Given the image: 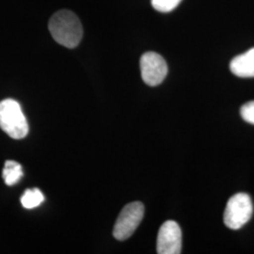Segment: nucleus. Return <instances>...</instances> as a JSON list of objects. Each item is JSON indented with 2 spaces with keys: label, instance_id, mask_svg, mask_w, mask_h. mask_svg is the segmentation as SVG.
I'll use <instances>...</instances> for the list:
<instances>
[{
  "label": "nucleus",
  "instance_id": "nucleus-1",
  "mask_svg": "<svg viewBox=\"0 0 254 254\" xmlns=\"http://www.w3.org/2000/svg\"><path fill=\"white\" fill-rule=\"evenodd\" d=\"M48 28L55 41L67 48L79 45L83 36V27L79 18L68 9L56 12L49 20Z\"/></svg>",
  "mask_w": 254,
  "mask_h": 254
},
{
  "label": "nucleus",
  "instance_id": "nucleus-2",
  "mask_svg": "<svg viewBox=\"0 0 254 254\" xmlns=\"http://www.w3.org/2000/svg\"><path fill=\"white\" fill-rule=\"evenodd\" d=\"M0 128L11 138L21 139L28 134V125L17 101L0 102Z\"/></svg>",
  "mask_w": 254,
  "mask_h": 254
},
{
  "label": "nucleus",
  "instance_id": "nucleus-3",
  "mask_svg": "<svg viewBox=\"0 0 254 254\" xmlns=\"http://www.w3.org/2000/svg\"><path fill=\"white\" fill-rule=\"evenodd\" d=\"M254 214V204L250 195L237 193L228 200L223 215L224 224L232 230H238L249 222Z\"/></svg>",
  "mask_w": 254,
  "mask_h": 254
},
{
  "label": "nucleus",
  "instance_id": "nucleus-4",
  "mask_svg": "<svg viewBox=\"0 0 254 254\" xmlns=\"http://www.w3.org/2000/svg\"><path fill=\"white\" fill-rule=\"evenodd\" d=\"M144 216V205L139 201L127 204L115 222L113 236L119 240H127L134 234Z\"/></svg>",
  "mask_w": 254,
  "mask_h": 254
},
{
  "label": "nucleus",
  "instance_id": "nucleus-5",
  "mask_svg": "<svg viewBox=\"0 0 254 254\" xmlns=\"http://www.w3.org/2000/svg\"><path fill=\"white\" fill-rule=\"evenodd\" d=\"M140 72L143 81L154 87L164 81L168 73V65L162 56L155 52H146L140 58Z\"/></svg>",
  "mask_w": 254,
  "mask_h": 254
},
{
  "label": "nucleus",
  "instance_id": "nucleus-6",
  "mask_svg": "<svg viewBox=\"0 0 254 254\" xmlns=\"http://www.w3.org/2000/svg\"><path fill=\"white\" fill-rule=\"evenodd\" d=\"M182 250L181 228L177 222L168 220L161 225L157 236L158 254H179Z\"/></svg>",
  "mask_w": 254,
  "mask_h": 254
},
{
  "label": "nucleus",
  "instance_id": "nucleus-7",
  "mask_svg": "<svg viewBox=\"0 0 254 254\" xmlns=\"http://www.w3.org/2000/svg\"><path fill=\"white\" fill-rule=\"evenodd\" d=\"M230 70L239 77H254V47L234 58L230 64Z\"/></svg>",
  "mask_w": 254,
  "mask_h": 254
},
{
  "label": "nucleus",
  "instance_id": "nucleus-8",
  "mask_svg": "<svg viewBox=\"0 0 254 254\" xmlns=\"http://www.w3.org/2000/svg\"><path fill=\"white\" fill-rule=\"evenodd\" d=\"M23 170L20 164L13 160H7L2 172V177L7 186L17 184L23 177Z\"/></svg>",
  "mask_w": 254,
  "mask_h": 254
},
{
  "label": "nucleus",
  "instance_id": "nucleus-9",
  "mask_svg": "<svg viewBox=\"0 0 254 254\" xmlns=\"http://www.w3.org/2000/svg\"><path fill=\"white\" fill-rule=\"evenodd\" d=\"M45 200V196L42 191L38 189L27 190L24 195L21 197L22 205L27 209L38 207Z\"/></svg>",
  "mask_w": 254,
  "mask_h": 254
},
{
  "label": "nucleus",
  "instance_id": "nucleus-10",
  "mask_svg": "<svg viewBox=\"0 0 254 254\" xmlns=\"http://www.w3.org/2000/svg\"><path fill=\"white\" fill-rule=\"evenodd\" d=\"M182 0H152V6L160 12H170L175 9Z\"/></svg>",
  "mask_w": 254,
  "mask_h": 254
},
{
  "label": "nucleus",
  "instance_id": "nucleus-11",
  "mask_svg": "<svg viewBox=\"0 0 254 254\" xmlns=\"http://www.w3.org/2000/svg\"><path fill=\"white\" fill-rule=\"evenodd\" d=\"M240 114L245 122L254 125V101L243 105L240 109Z\"/></svg>",
  "mask_w": 254,
  "mask_h": 254
}]
</instances>
